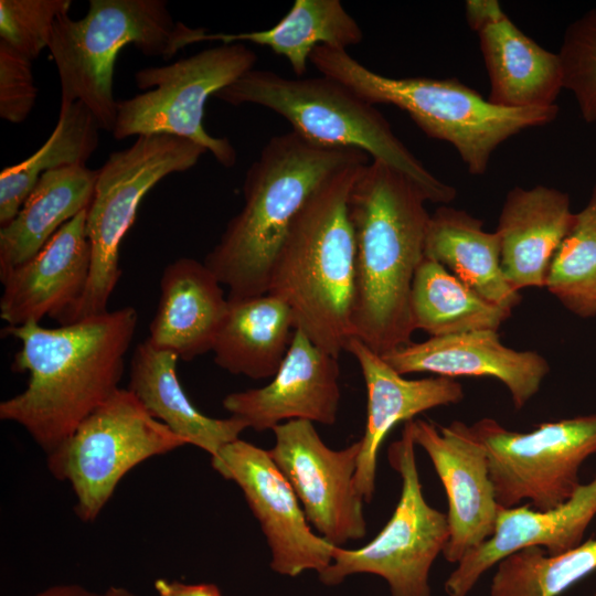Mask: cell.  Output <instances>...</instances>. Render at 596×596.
<instances>
[{
	"label": "cell",
	"mask_w": 596,
	"mask_h": 596,
	"mask_svg": "<svg viewBox=\"0 0 596 596\" xmlns=\"http://www.w3.org/2000/svg\"><path fill=\"white\" fill-rule=\"evenodd\" d=\"M138 312L127 306L44 328L31 321L2 329L21 342L12 370L26 387L0 403V418L22 426L47 455L119 387Z\"/></svg>",
	"instance_id": "1"
},
{
	"label": "cell",
	"mask_w": 596,
	"mask_h": 596,
	"mask_svg": "<svg viewBox=\"0 0 596 596\" xmlns=\"http://www.w3.org/2000/svg\"><path fill=\"white\" fill-rule=\"evenodd\" d=\"M427 198L407 175L372 160L348 199L355 243L354 338L382 355L412 342L409 294L425 258Z\"/></svg>",
	"instance_id": "2"
},
{
	"label": "cell",
	"mask_w": 596,
	"mask_h": 596,
	"mask_svg": "<svg viewBox=\"0 0 596 596\" xmlns=\"http://www.w3.org/2000/svg\"><path fill=\"white\" fill-rule=\"evenodd\" d=\"M354 148H323L292 130L272 137L249 166L244 204L203 263L228 288L227 299L265 295L289 228L311 195L333 174L368 163Z\"/></svg>",
	"instance_id": "3"
},
{
	"label": "cell",
	"mask_w": 596,
	"mask_h": 596,
	"mask_svg": "<svg viewBox=\"0 0 596 596\" xmlns=\"http://www.w3.org/2000/svg\"><path fill=\"white\" fill-rule=\"evenodd\" d=\"M368 163L340 170L311 195L277 254L267 291L290 307L296 329L337 359L354 338L355 243L348 199Z\"/></svg>",
	"instance_id": "4"
},
{
	"label": "cell",
	"mask_w": 596,
	"mask_h": 596,
	"mask_svg": "<svg viewBox=\"0 0 596 596\" xmlns=\"http://www.w3.org/2000/svg\"><path fill=\"white\" fill-rule=\"evenodd\" d=\"M310 63L372 105L406 111L429 138L450 143L468 172L485 174L494 150L510 137L553 121L558 106L505 108L483 98L456 78L390 77L375 73L347 50L317 46Z\"/></svg>",
	"instance_id": "5"
},
{
	"label": "cell",
	"mask_w": 596,
	"mask_h": 596,
	"mask_svg": "<svg viewBox=\"0 0 596 596\" xmlns=\"http://www.w3.org/2000/svg\"><path fill=\"white\" fill-rule=\"evenodd\" d=\"M213 97L234 106L254 104L268 108L316 146L360 149L372 160L407 175L429 202L447 204L456 198L457 190L424 167L374 105L333 78H289L253 68Z\"/></svg>",
	"instance_id": "6"
},
{
	"label": "cell",
	"mask_w": 596,
	"mask_h": 596,
	"mask_svg": "<svg viewBox=\"0 0 596 596\" xmlns=\"http://www.w3.org/2000/svg\"><path fill=\"white\" fill-rule=\"evenodd\" d=\"M203 41H210V33L174 21L167 1L89 0L84 18L65 13L55 20L47 49L58 73L61 104L82 102L103 130L113 131L118 104L113 77L120 50L134 44L146 56L169 60Z\"/></svg>",
	"instance_id": "7"
},
{
	"label": "cell",
	"mask_w": 596,
	"mask_h": 596,
	"mask_svg": "<svg viewBox=\"0 0 596 596\" xmlns=\"http://www.w3.org/2000/svg\"><path fill=\"white\" fill-rule=\"evenodd\" d=\"M206 152L189 139L150 134L137 136L131 146L108 156L97 170L87 209L86 235L92 254L88 283L61 326L108 311L109 298L121 276L119 247L142 198L167 175L194 167Z\"/></svg>",
	"instance_id": "8"
},
{
	"label": "cell",
	"mask_w": 596,
	"mask_h": 596,
	"mask_svg": "<svg viewBox=\"0 0 596 596\" xmlns=\"http://www.w3.org/2000/svg\"><path fill=\"white\" fill-rule=\"evenodd\" d=\"M256 62V53L237 42L222 43L169 65L139 70L136 86L148 91L118 102L114 138L174 135L202 146L222 166L233 167L236 150L227 138L205 131L204 106L210 96L253 70Z\"/></svg>",
	"instance_id": "9"
},
{
	"label": "cell",
	"mask_w": 596,
	"mask_h": 596,
	"mask_svg": "<svg viewBox=\"0 0 596 596\" xmlns=\"http://www.w3.org/2000/svg\"><path fill=\"white\" fill-rule=\"evenodd\" d=\"M185 445L128 389H118L46 455V465L54 478L71 485L79 520L94 522L128 471Z\"/></svg>",
	"instance_id": "10"
},
{
	"label": "cell",
	"mask_w": 596,
	"mask_h": 596,
	"mask_svg": "<svg viewBox=\"0 0 596 596\" xmlns=\"http://www.w3.org/2000/svg\"><path fill=\"white\" fill-rule=\"evenodd\" d=\"M412 421L404 423L401 438L389 447V461L402 480L393 514L364 546H334L330 565L319 574L322 584L334 586L350 575L368 573L383 577L392 596H432L429 572L447 544L449 529L447 514L423 494Z\"/></svg>",
	"instance_id": "11"
},
{
	"label": "cell",
	"mask_w": 596,
	"mask_h": 596,
	"mask_svg": "<svg viewBox=\"0 0 596 596\" xmlns=\"http://www.w3.org/2000/svg\"><path fill=\"white\" fill-rule=\"evenodd\" d=\"M470 426L486 447L502 508L524 500L538 511L557 507L579 487V468L596 454V413L545 422L528 433L510 430L489 417Z\"/></svg>",
	"instance_id": "12"
},
{
	"label": "cell",
	"mask_w": 596,
	"mask_h": 596,
	"mask_svg": "<svg viewBox=\"0 0 596 596\" xmlns=\"http://www.w3.org/2000/svg\"><path fill=\"white\" fill-rule=\"evenodd\" d=\"M272 430L275 444L269 454L292 487L309 524L334 546L363 539L364 500L354 485L360 439L332 449L315 424L304 419L285 422Z\"/></svg>",
	"instance_id": "13"
},
{
	"label": "cell",
	"mask_w": 596,
	"mask_h": 596,
	"mask_svg": "<svg viewBox=\"0 0 596 596\" xmlns=\"http://www.w3.org/2000/svg\"><path fill=\"white\" fill-rule=\"evenodd\" d=\"M211 464L241 488L266 538L275 573L290 577L305 571L320 574L330 565L334 545L312 531L269 450L238 438L226 444Z\"/></svg>",
	"instance_id": "14"
},
{
	"label": "cell",
	"mask_w": 596,
	"mask_h": 596,
	"mask_svg": "<svg viewBox=\"0 0 596 596\" xmlns=\"http://www.w3.org/2000/svg\"><path fill=\"white\" fill-rule=\"evenodd\" d=\"M412 429L415 445L428 455L447 497L449 538L443 555L446 561L458 563L493 535L501 508L486 447L471 426L460 421L440 426L413 419Z\"/></svg>",
	"instance_id": "15"
},
{
	"label": "cell",
	"mask_w": 596,
	"mask_h": 596,
	"mask_svg": "<svg viewBox=\"0 0 596 596\" xmlns=\"http://www.w3.org/2000/svg\"><path fill=\"white\" fill-rule=\"evenodd\" d=\"M339 375L338 359L296 329L272 381L262 387L230 393L222 405L258 433L294 419L333 425L341 398Z\"/></svg>",
	"instance_id": "16"
},
{
	"label": "cell",
	"mask_w": 596,
	"mask_h": 596,
	"mask_svg": "<svg viewBox=\"0 0 596 596\" xmlns=\"http://www.w3.org/2000/svg\"><path fill=\"white\" fill-rule=\"evenodd\" d=\"M382 358L401 375L432 373L450 379H496L507 387L518 411L538 394L550 372L543 355L504 345L496 330L429 337L398 347Z\"/></svg>",
	"instance_id": "17"
},
{
	"label": "cell",
	"mask_w": 596,
	"mask_h": 596,
	"mask_svg": "<svg viewBox=\"0 0 596 596\" xmlns=\"http://www.w3.org/2000/svg\"><path fill=\"white\" fill-rule=\"evenodd\" d=\"M87 210L65 223L32 258L1 277L0 317L17 327L51 317L60 324L77 306L91 270Z\"/></svg>",
	"instance_id": "18"
},
{
	"label": "cell",
	"mask_w": 596,
	"mask_h": 596,
	"mask_svg": "<svg viewBox=\"0 0 596 596\" xmlns=\"http://www.w3.org/2000/svg\"><path fill=\"white\" fill-rule=\"evenodd\" d=\"M345 351L358 362L366 389V422L354 485L363 500L370 502L375 491L379 451L391 429L428 409L458 404L465 394L456 379L404 377L358 338L349 341Z\"/></svg>",
	"instance_id": "19"
},
{
	"label": "cell",
	"mask_w": 596,
	"mask_h": 596,
	"mask_svg": "<svg viewBox=\"0 0 596 596\" xmlns=\"http://www.w3.org/2000/svg\"><path fill=\"white\" fill-rule=\"evenodd\" d=\"M596 517V473L581 483L563 503L538 511L529 503L500 508L493 535L470 550L445 582L448 596H467L479 578L502 558L525 546L538 545L551 555L578 546Z\"/></svg>",
	"instance_id": "20"
},
{
	"label": "cell",
	"mask_w": 596,
	"mask_h": 596,
	"mask_svg": "<svg viewBox=\"0 0 596 596\" xmlns=\"http://www.w3.org/2000/svg\"><path fill=\"white\" fill-rule=\"evenodd\" d=\"M574 214L568 194L558 189L515 187L508 192L496 233L502 272L514 290L544 288L552 257Z\"/></svg>",
	"instance_id": "21"
},
{
	"label": "cell",
	"mask_w": 596,
	"mask_h": 596,
	"mask_svg": "<svg viewBox=\"0 0 596 596\" xmlns=\"http://www.w3.org/2000/svg\"><path fill=\"white\" fill-rule=\"evenodd\" d=\"M221 285L203 262L181 257L168 264L148 341L183 361L212 351L228 309Z\"/></svg>",
	"instance_id": "22"
},
{
	"label": "cell",
	"mask_w": 596,
	"mask_h": 596,
	"mask_svg": "<svg viewBox=\"0 0 596 596\" xmlns=\"http://www.w3.org/2000/svg\"><path fill=\"white\" fill-rule=\"evenodd\" d=\"M179 358L140 342L130 362L128 390L156 419L181 437L187 445L215 457L228 443L240 438L247 425L240 418H213L200 412L187 396L177 375Z\"/></svg>",
	"instance_id": "23"
},
{
	"label": "cell",
	"mask_w": 596,
	"mask_h": 596,
	"mask_svg": "<svg viewBox=\"0 0 596 596\" xmlns=\"http://www.w3.org/2000/svg\"><path fill=\"white\" fill-rule=\"evenodd\" d=\"M478 35L490 82V103L514 109L556 105L563 89L557 53L538 44L508 17Z\"/></svg>",
	"instance_id": "24"
},
{
	"label": "cell",
	"mask_w": 596,
	"mask_h": 596,
	"mask_svg": "<svg viewBox=\"0 0 596 596\" xmlns=\"http://www.w3.org/2000/svg\"><path fill=\"white\" fill-rule=\"evenodd\" d=\"M296 320L290 307L270 295L228 299L212 352L221 369L253 380L273 377L283 363Z\"/></svg>",
	"instance_id": "25"
},
{
	"label": "cell",
	"mask_w": 596,
	"mask_h": 596,
	"mask_svg": "<svg viewBox=\"0 0 596 596\" xmlns=\"http://www.w3.org/2000/svg\"><path fill=\"white\" fill-rule=\"evenodd\" d=\"M425 257L494 305L512 310L521 302L503 275L498 234L483 231L482 221L465 210L440 205L430 214Z\"/></svg>",
	"instance_id": "26"
},
{
	"label": "cell",
	"mask_w": 596,
	"mask_h": 596,
	"mask_svg": "<svg viewBox=\"0 0 596 596\" xmlns=\"http://www.w3.org/2000/svg\"><path fill=\"white\" fill-rule=\"evenodd\" d=\"M97 170L67 166L43 173L17 216L0 227V278L32 258L68 221L87 210Z\"/></svg>",
	"instance_id": "27"
},
{
	"label": "cell",
	"mask_w": 596,
	"mask_h": 596,
	"mask_svg": "<svg viewBox=\"0 0 596 596\" xmlns=\"http://www.w3.org/2000/svg\"><path fill=\"white\" fill-rule=\"evenodd\" d=\"M363 39L359 23L339 0H296L273 28L240 33H210L223 44L252 42L284 56L297 77L307 72L312 51L319 45L347 50Z\"/></svg>",
	"instance_id": "28"
},
{
	"label": "cell",
	"mask_w": 596,
	"mask_h": 596,
	"mask_svg": "<svg viewBox=\"0 0 596 596\" xmlns=\"http://www.w3.org/2000/svg\"><path fill=\"white\" fill-rule=\"evenodd\" d=\"M409 311L414 330H423L430 337L498 331L512 313V310L488 301L427 257L417 267L412 281Z\"/></svg>",
	"instance_id": "29"
},
{
	"label": "cell",
	"mask_w": 596,
	"mask_h": 596,
	"mask_svg": "<svg viewBox=\"0 0 596 596\" xmlns=\"http://www.w3.org/2000/svg\"><path fill=\"white\" fill-rule=\"evenodd\" d=\"M100 126L79 100L61 104L57 124L29 158L0 173V227L18 214L40 177L67 166H85L98 147Z\"/></svg>",
	"instance_id": "30"
},
{
	"label": "cell",
	"mask_w": 596,
	"mask_h": 596,
	"mask_svg": "<svg viewBox=\"0 0 596 596\" xmlns=\"http://www.w3.org/2000/svg\"><path fill=\"white\" fill-rule=\"evenodd\" d=\"M595 570L596 539L555 555L525 546L497 564L490 596H558Z\"/></svg>",
	"instance_id": "31"
},
{
	"label": "cell",
	"mask_w": 596,
	"mask_h": 596,
	"mask_svg": "<svg viewBox=\"0 0 596 596\" xmlns=\"http://www.w3.org/2000/svg\"><path fill=\"white\" fill-rule=\"evenodd\" d=\"M544 288L575 316H596V183L552 257Z\"/></svg>",
	"instance_id": "32"
},
{
	"label": "cell",
	"mask_w": 596,
	"mask_h": 596,
	"mask_svg": "<svg viewBox=\"0 0 596 596\" xmlns=\"http://www.w3.org/2000/svg\"><path fill=\"white\" fill-rule=\"evenodd\" d=\"M563 88L570 91L586 123L596 121V8L566 28L557 53Z\"/></svg>",
	"instance_id": "33"
},
{
	"label": "cell",
	"mask_w": 596,
	"mask_h": 596,
	"mask_svg": "<svg viewBox=\"0 0 596 596\" xmlns=\"http://www.w3.org/2000/svg\"><path fill=\"white\" fill-rule=\"evenodd\" d=\"M71 0H0V41L36 58L47 47L55 20L68 13Z\"/></svg>",
	"instance_id": "34"
},
{
	"label": "cell",
	"mask_w": 596,
	"mask_h": 596,
	"mask_svg": "<svg viewBox=\"0 0 596 596\" xmlns=\"http://www.w3.org/2000/svg\"><path fill=\"white\" fill-rule=\"evenodd\" d=\"M36 95L32 61L0 41V117L12 124L24 121Z\"/></svg>",
	"instance_id": "35"
},
{
	"label": "cell",
	"mask_w": 596,
	"mask_h": 596,
	"mask_svg": "<svg viewBox=\"0 0 596 596\" xmlns=\"http://www.w3.org/2000/svg\"><path fill=\"white\" fill-rule=\"evenodd\" d=\"M465 15L469 28L477 33L508 17L497 0H467Z\"/></svg>",
	"instance_id": "36"
},
{
	"label": "cell",
	"mask_w": 596,
	"mask_h": 596,
	"mask_svg": "<svg viewBox=\"0 0 596 596\" xmlns=\"http://www.w3.org/2000/svg\"><path fill=\"white\" fill-rule=\"evenodd\" d=\"M153 586L158 596H222L219 587L210 583L185 584L157 578Z\"/></svg>",
	"instance_id": "37"
},
{
	"label": "cell",
	"mask_w": 596,
	"mask_h": 596,
	"mask_svg": "<svg viewBox=\"0 0 596 596\" xmlns=\"http://www.w3.org/2000/svg\"><path fill=\"white\" fill-rule=\"evenodd\" d=\"M78 584H62L46 588L34 596H99Z\"/></svg>",
	"instance_id": "38"
},
{
	"label": "cell",
	"mask_w": 596,
	"mask_h": 596,
	"mask_svg": "<svg viewBox=\"0 0 596 596\" xmlns=\"http://www.w3.org/2000/svg\"><path fill=\"white\" fill-rule=\"evenodd\" d=\"M99 596H136V595L124 587L111 586L107 588L104 593H102Z\"/></svg>",
	"instance_id": "39"
},
{
	"label": "cell",
	"mask_w": 596,
	"mask_h": 596,
	"mask_svg": "<svg viewBox=\"0 0 596 596\" xmlns=\"http://www.w3.org/2000/svg\"><path fill=\"white\" fill-rule=\"evenodd\" d=\"M594 596H596V594Z\"/></svg>",
	"instance_id": "40"
}]
</instances>
